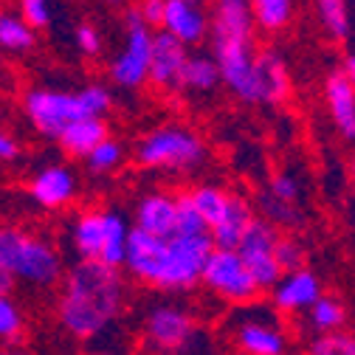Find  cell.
Wrapping results in <instances>:
<instances>
[{
	"label": "cell",
	"mask_w": 355,
	"mask_h": 355,
	"mask_svg": "<svg viewBox=\"0 0 355 355\" xmlns=\"http://www.w3.org/2000/svg\"><path fill=\"white\" fill-rule=\"evenodd\" d=\"M124 304L127 279L121 268L79 259L60 279L57 319L60 327L79 341H91L113 327L124 313Z\"/></svg>",
	"instance_id": "cell-1"
},
{
	"label": "cell",
	"mask_w": 355,
	"mask_h": 355,
	"mask_svg": "<svg viewBox=\"0 0 355 355\" xmlns=\"http://www.w3.org/2000/svg\"><path fill=\"white\" fill-rule=\"evenodd\" d=\"M211 248L214 245L209 234L155 237L130 226L121 271H127L132 279H139L147 288L187 293L200 285V271Z\"/></svg>",
	"instance_id": "cell-2"
},
{
	"label": "cell",
	"mask_w": 355,
	"mask_h": 355,
	"mask_svg": "<svg viewBox=\"0 0 355 355\" xmlns=\"http://www.w3.org/2000/svg\"><path fill=\"white\" fill-rule=\"evenodd\" d=\"M0 268H6L15 282L34 288H54L65 274L54 243L17 226H0Z\"/></svg>",
	"instance_id": "cell-3"
},
{
	"label": "cell",
	"mask_w": 355,
	"mask_h": 355,
	"mask_svg": "<svg viewBox=\"0 0 355 355\" xmlns=\"http://www.w3.org/2000/svg\"><path fill=\"white\" fill-rule=\"evenodd\" d=\"M127 234L130 223L124 220V214L113 209H85L76 214L71 226V245L85 262H102L110 268H121Z\"/></svg>",
	"instance_id": "cell-4"
},
{
	"label": "cell",
	"mask_w": 355,
	"mask_h": 355,
	"mask_svg": "<svg viewBox=\"0 0 355 355\" xmlns=\"http://www.w3.org/2000/svg\"><path fill=\"white\" fill-rule=\"evenodd\" d=\"M136 161L144 169L192 172L206 161V144L187 124H161L141 139L136 147Z\"/></svg>",
	"instance_id": "cell-5"
},
{
	"label": "cell",
	"mask_w": 355,
	"mask_h": 355,
	"mask_svg": "<svg viewBox=\"0 0 355 355\" xmlns=\"http://www.w3.org/2000/svg\"><path fill=\"white\" fill-rule=\"evenodd\" d=\"M144 344L155 355H206L209 338L181 304H155L144 319Z\"/></svg>",
	"instance_id": "cell-6"
},
{
	"label": "cell",
	"mask_w": 355,
	"mask_h": 355,
	"mask_svg": "<svg viewBox=\"0 0 355 355\" xmlns=\"http://www.w3.org/2000/svg\"><path fill=\"white\" fill-rule=\"evenodd\" d=\"M200 285L214 293L217 299H223L229 304H254L262 293L257 288V282L251 279V274L245 271V265L240 259L237 251H223V248H211L203 271H200Z\"/></svg>",
	"instance_id": "cell-7"
},
{
	"label": "cell",
	"mask_w": 355,
	"mask_h": 355,
	"mask_svg": "<svg viewBox=\"0 0 355 355\" xmlns=\"http://www.w3.org/2000/svg\"><path fill=\"white\" fill-rule=\"evenodd\" d=\"M127 23V37H124V49L119 51V57L110 62L107 73L110 82L121 91H139L147 85V73H150V46H153V28L144 26V20L139 17L136 9H130L124 15Z\"/></svg>",
	"instance_id": "cell-8"
},
{
	"label": "cell",
	"mask_w": 355,
	"mask_h": 355,
	"mask_svg": "<svg viewBox=\"0 0 355 355\" xmlns=\"http://www.w3.org/2000/svg\"><path fill=\"white\" fill-rule=\"evenodd\" d=\"M279 234L282 232L274 223H268L265 217H254L237 245V254L245 265V271L251 274V279L257 282L259 293H268L277 285V279L282 277L279 265L274 259V245H277Z\"/></svg>",
	"instance_id": "cell-9"
},
{
	"label": "cell",
	"mask_w": 355,
	"mask_h": 355,
	"mask_svg": "<svg viewBox=\"0 0 355 355\" xmlns=\"http://www.w3.org/2000/svg\"><path fill=\"white\" fill-rule=\"evenodd\" d=\"M23 110L40 136L54 141L71 121L85 119L79 96L71 91H54V87H34V91H28L23 99Z\"/></svg>",
	"instance_id": "cell-10"
},
{
	"label": "cell",
	"mask_w": 355,
	"mask_h": 355,
	"mask_svg": "<svg viewBox=\"0 0 355 355\" xmlns=\"http://www.w3.org/2000/svg\"><path fill=\"white\" fill-rule=\"evenodd\" d=\"M324 99L336 130L349 141L355 136V57L347 54L344 62L327 76Z\"/></svg>",
	"instance_id": "cell-11"
},
{
	"label": "cell",
	"mask_w": 355,
	"mask_h": 355,
	"mask_svg": "<svg viewBox=\"0 0 355 355\" xmlns=\"http://www.w3.org/2000/svg\"><path fill=\"white\" fill-rule=\"evenodd\" d=\"M158 31L175 37L187 49H192L209 37V15L200 9L198 0H164Z\"/></svg>",
	"instance_id": "cell-12"
},
{
	"label": "cell",
	"mask_w": 355,
	"mask_h": 355,
	"mask_svg": "<svg viewBox=\"0 0 355 355\" xmlns=\"http://www.w3.org/2000/svg\"><path fill=\"white\" fill-rule=\"evenodd\" d=\"M28 195L40 209H65L76 198V175L65 164H49L31 178Z\"/></svg>",
	"instance_id": "cell-13"
},
{
	"label": "cell",
	"mask_w": 355,
	"mask_h": 355,
	"mask_svg": "<svg viewBox=\"0 0 355 355\" xmlns=\"http://www.w3.org/2000/svg\"><path fill=\"white\" fill-rule=\"evenodd\" d=\"M268 293H271V302L279 313L293 316V313H304V310L322 296V282L313 271L296 268V271L282 274Z\"/></svg>",
	"instance_id": "cell-14"
},
{
	"label": "cell",
	"mask_w": 355,
	"mask_h": 355,
	"mask_svg": "<svg viewBox=\"0 0 355 355\" xmlns=\"http://www.w3.org/2000/svg\"><path fill=\"white\" fill-rule=\"evenodd\" d=\"M189 57V49L184 42H178L175 37L164 31H153V46H150V73L147 82H153L161 91H175L181 68Z\"/></svg>",
	"instance_id": "cell-15"
},
{
	"label": "cell",
	"mask_w": 355,
	"mask_h": 355,
	"mask_svg": "<svg viewBox=\"0 0 355 355\" xmlns=\"http://www.w3.org/2000/svg\"><path fill=\"white\" fill-rule=\"evenodd\" d=\"M254 94L257 105H282L291 94V73L277 51H257L254 57Z\"/></svg>",
	"instance_id": "cell-16"
},
{
	"label": "cell",
	"mask_w": 355,
	"mask_h": 355,
	"mask_svg": "<svg viewBox=\"0 0 355 355\" xmlns=\"http://www.w3.org/2000/svg\"><path fill=\"white\" fill-rule=\"evenodd\" d=\"M254 17L248 0H214L209 17V37L211 42L229 40H254Z\"/></svg>",
	"instance_id": "cell-17"
},
{
	"label": "cell",
	"mask_w": 355,
	"mask_h": 355,
	"mask_svg": "<svg viewBox=\"0 0 355 355\" xmlns=\"http://www.w3.org/2000/svg\"><path fill=\"white\" fill-rule=\"evenodd\" d=\"M234 341L243 355H285L288 338L271 319H243L234 330Z\"/></svg>",
	"instance_id": "cell-18"
},
{
	"label": "cell",
	"mask_w": 355,
	"mask_h": 355,
	"mask_svg": "<svg viewBox=\"0 0 355 355\" xmlns=\"http://www.w3.org/2000/svg\"><path fill=\"white\" fill-rule=\"evenodd\" d=\"M139 232L155 234V237H172L175 234V195L169 192H150L136 206V226Z\"/></svg>",
	"instance_id": "cell-19"
},
{
	"label": "cell",
	"mask_w": 355,
	"mask_h": 355,
	"mask_svg": "<svg viewBox=\"0 0 355 355\" xmlns=\"http://www.w3.org/2000/svg\"><path fill=\"white\" fill-rule=\"evenodd\" d=\"M254 217H257L254 214V206L245 198L232 195L223 220H220L214 229H209L211 245L214 248H223V251H237V245H240V240H243V234H245V229H248V223H251Z\"/></svg>",
	"instance_id": "cell-20"
},
{
	"label": "cell",
	"mask_w": 355,
	"mask_h": 355,
	"mask_svg": "<svg viewBox=\"0 0 355 355\" xmlns=\"http://www.w3.org/2000/svg\"><path fill=\"white\" fill-rule=\"evenodd\" d=\"M110 136V130H107V121L105 119H76L71 121L60 136H57V144L73 155V158H85L87 153H91L99 141H105Z\"/></svg>",
	"instance_id": "cell-21"
},
{
	"label": "cell",
	"mask_w": 355,
	"mask_h": 355,
	"mask_svg": "<svg viewBox=\"0 0 355 355\" xmlns=\"http://www.w3.org/2000/svg\"><path fill=\"white\" fill-rule=\"evenodd\" d=\"M220 87V71L211 60V54H189L181 76H178L175 91H187V94H211Z\"/></svg>",
	"instance_id": "cell-22"
},
{
	"label": "cell",
	"mask_w": 355,
	"mask_h": 355,
	"mask_svg": "<svg viewBox=\"0 0 355 355\" xmlns=\"http://www.w3.org/2000/svg\"><path fill=\"white\" fill-rule=\"evenodd\" d=\"M187 195H189L195 211L200 214V220L206 223V229H214L220 220H223L229 200H232V192H226L223 187H214V184H198Z\"/></svg>",
	"instance_id": "cell-23"
},
{
	"label": "cell",
	"mask_w": 355,
	"mask_h": 355,
	"mask_svg": "<svg viewBox=\"0 0 355 355\" xmlns=\"http://www.w3.org/2000/svg\"><path fill=\"white\" fill-rule=\"evenodd\" d=\"M37 46V31L15 12H0V49L23 54Z\"/></svg>",
	"instance_id": "cell-24"
},
{
	"label": "cell",
	"mask_w": 355,
	"mask_h": 355,
	"mask_svg": "<svg viewBox=\"0 0 355 355\" xmlns=\"http://www.w3.org/2000/svg\"><path fill=\"white\" fill-rule=\"evenodd\" d=\"M322 28L336 40V42H349L352 37V12L349 0H316Z\"/></svg>",
	"instance_id": "cell-25"
},
{
	"label": "cell",
	"mask_w": 355,
	"mask_h": 355,
	"mask_svg": "<svg viewBox=\"0 0 355 355\" xmlns=\"http://www.w3.org/2000/svg\"><path fill=\"white\" fill-rule=\"evenodd\" d=\"M307 322L310 327H313L316 333H336L347 324V307L344 302H338L336 296H319L313 304H310L307 310Z\"/></svg>",
	"instance_id": "cell-26"
},
{
	"label": "cell",
	"mask_w": 355,
	"mask_h": 355,
	"mask_svg": "<svg viewBox=\"0 0 355 355\" xmlns=\"http://www.w3.org/2000/svg\"><path fill=\"white\" fill-rule=\"evenodd\" d=\"M254 26L262 31H279L291 23L293 17V0H248Z\"/></svg>",
	"instance_id": "cell-27"
},
{
	"label": "cell",
	"mask_w": 355,
	"mask_h": 355,
	"mask_svg": "<svg viewBox=\"0 0 355 355\" xmlns=\"http://www.w3.org/2000/svg\"><path fill=\"white\" fill-rule=\"evenodd\" d=\"M121 161H124V144L110 139V136L105 141H99L91 153L85 155L87 172H94V175H110L121 166Z\"/></svg>",
	"instance_id": "cell-28"
},
{
	"label": "cell",
	"mask_w": 355,
	"mask_h": 355,
	"mask_svg": "<svg viewBox=\"0 0 355 355\" xmlns=\"http://www.w3.org/2000/svg\"><path fill=\"white\" fill-rule=\"evenodd\" d=\"M79 96V105H82V113L87 119H105L113 107V94L107 91L105 85L99 82H91V85H85L82 91H76Z\"/></svg>",
	"instance_id": "cell-29"
},
{
	"label": "cell",
	"mask_w": 355,
	"mask_h": 355,
	"mask_svg": "<svg viewBox=\"0 0 355 355\" xmlns=\"http://www.w3.org/2000/svg\"><path fill=\"white\" fill-rule=\"evenodd\" d=\"M175 234H187V237H195V234H209L206 223L200 220V214L195 211L192 200L187 192L175 195Z\"/></svg>",
	"instance_id": "cell-30"
},
{
	"label": "cell",
	"mask_w": 355,
	"mask_h": 355,
	"mask_svg": "<svg viewBox=\"0 0 355 355\" xmlns=\"http://www.w3.org/2000/svg\"><path fill=\"white\" fill-rule=\"evenodd\" d=\"M259 209H262V217L268 220V223H274L277 229H282V226H288V229L302 226V211H299V206H291V203L274 200L268 192H265V195L259 198Z\"/></svg>",
	"instance_id": "cell-31"
},
{
	"label": "cell",
	"mask_w": 355,
	"mask_h": 355,
	"mask_svg": "<svg viewBox=\"0 0 355 355\" xmlns=\"http://www.w3.org/2000/svg\"><path fill=\"white\" fill-rule=\"evenodd\" d=\"M23 310L12 302V296H0V341H17L23 336Z\"/></svg>",
	"instance_id": "cell-32"
},
{
	"label": "cell",
	"mask_w": 355,
	"mask_h": 355,
	"mask_svg": "<svg viewBox=\"0 0 355 355\" xmlns=\"http://www.w3.org/2000/svg\"><path fill=\"white\" fill-rule=\"evenodd\" d=\"M310 355H355V338L349 333H319L310 344Z\"/></svg>",
	"instance_id": "cell-33"
},
{
	"label": "cell",
	"mask_w": 355,
	"mask_h": 355,
	"mask_svg": "<svg viewBox=\"0 0 355 355\" xmlns=\"http://www.w3.org/2000/svg\"><path fill=\"white\" fill-rule=\"evenodd\" d=\"M274 259H277L282 274L304 268V251H302V245L293 237H285V234H279V240L274 245Z\"/></svg>",
	"instance_id": "cell-34"
},
{
	"label": "cell",
	"mask_w": 355,
	"mask_h": 355,
	"mask_svg": "<svg viewBox=\"0 0 355 355\" xmlns=\"http://www.w3.org/2000/svg\"><path fill=\"white\" fill-rule=\"evenodd\" d=\"M268 195L274 200H282V203H291V206H299L302 200V184L299 178L291 175V172H277L268 184Z\"/></svg>",
	"instance_id": "cell-35"
},
{
	"label": "cell",
	"mask_w": 355,
	"mask_h": 355,
	"mask_svg": "<svg viewBox=\"0 0 355 355\" xmlns=\"http://www.w3.org/2000/svg\"><path fill=\"white\" fill-rule=\"evenodd\" d=\"M20 17L37 31L51 23V0H20Z\"/></svg>",
	"instance_id": "cell-36"
},
{
	"label": "cell",
	"mask_w": 355,
	"mask_h": 355,
	"mask_svg": "<svg viewBox=\"0 0 355 355\" xmlns=\"http://www.w3.org/2000/svg\"><path fill=\"white\" fill-rule=\"evenodd\" d=\"M73 40H76V49H79L85 57H96V54L102 51V34H99V28L91 26V23H82V26L76 28Z\"/></svg>",
	"instance_id": "cell-37"
},
{
	"label": "cell",
	"mask_w": 355,
	"mask_h": 355,
	"mask_svg": "<svg viewBox=\"0 0 355 355\" xmlns=\"http://www.w3.org/2000/svg\"><path fill=\"white\" fill-rule=\"evenodd\" d=\"M136 12H139V17L144 20V26L158 28L161 15H164V0H141V6H139Z\"/></svg>",
	"instance_id": "cell-38"
},
{
	"label": "cell",
	"mask_w": 355,
	"mask_h": 355,
	"mask_svg": "<svg viewBox=\"0 0 355 355\" xmlns=\"http://www.w3.org/2000/svg\"><path fill=\"white\" fill-rule=\"evenodd\" d=\"M17 155H20V144H17V139L12 136V132H6L3 127H0V164L15 161Z\"/></svg>",
	"instance_id": "cell-39"
},
{
	"label": "cell",
	"mask_w": 355,
	"mask_h": 355,
	"mask_svg": "<svg viewBox=\"0 0 355 355\" xmlns=\"http://www.w3.org/2000/svg\"><path fill=\"white\" fill-rule=\"evenodd\" d=\"M15 279H12V274L6 271V268H0V296H9L12 291H15Z\"/></svg>",
	"instance_id": "cell-40"
},
{
	"label": "cell",
	"mask_w": 355,
	"mask_h": 355,
	"mask_svg": "<svg viewBox=\"0 0 355 355\" xmlns=\"http://www.w3.org/2000/svg\"><path fill=\"white\" fill-rule=\"evenodd\" d=\"M0 355H31L26 349H17V347H6V349H0Z\"/></svg>",
	"instance_id": "cell-41"
},
{
	"label": "cell",
	"mask_w": 355,
	"mask_h": 355,
	"mask_svg": "<svg viewBox=\"0 0 355 355\" xmlns=\"http://www.w3.org/2000/svg\"><path fill=\"white\" fill-rule=\"evenodd\" d=\"M102 3H107V6H121L124 0H102Z\"/></svg>",
	"instance_id": "cell-42"
},
{
	"label": "cell",
	"mask_w": 355,
	"mask_h": 355,
	"mask_svg": "<svg viewBox=\"0 0 355 355\" xmlns=\"http://www.w3.org/2000/svg\"><path fill=\"white\" fill-rule=\"evenodd\" d=\"M94 355H113V352H94Z\"/></svg>",
	"instance_id": "cell-43"
}]
</instances>
